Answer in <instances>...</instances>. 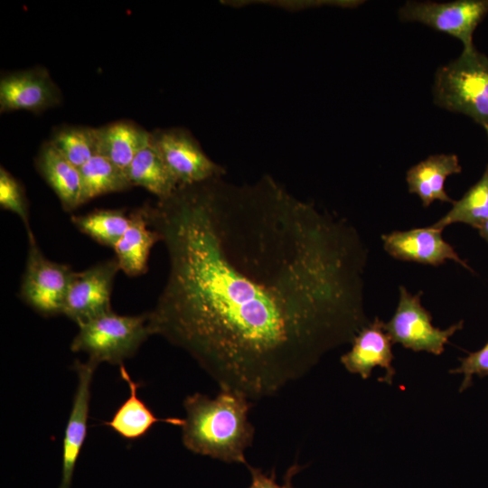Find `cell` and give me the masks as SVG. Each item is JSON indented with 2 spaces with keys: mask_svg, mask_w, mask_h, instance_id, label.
<instances>
[{
  "mask_svg": "<svg viewBox=\"0 0 488 488\" xmlns=\"http://www.w3.org/2000/svg\"><path fill=\"white\" fill-rule=\"evenodd\" d=\"M142 208L169 260L151 334L221 390L271 396L369 324L357 230L272 177L178 186Z\"/></svg>",
  "mask_w": 488,
  "mask_h": 488,
  "instance_id": "cell-1",
  "label": "cell"
},
{
  "mask_svg": "<svg viewBox=\"0 0 488 488\" xmlns=\"http://www.w3.org/2000/svg\"><path fill=\"white\" fill-rule=\"evenodd\" d=\"M251 404L230 390L221 389L214 399L202 393L187 396L181 427L183 446L195 454L248 465L245 451L254 437V427L248 419Z\"/></svg>",
  "mask_w": 488,
  "mask_h": 488,
  "instance_id": "cell-2",
  "label": "cell"
},
{
  "mask_svg": "<svg viewBox=\"0 0 488 488\" xmlns=\"http://www.w3.org/2000/svg\"><path fill=\"white\" fill-rule=\"evenodd\" d=\"M434 102L464 114L488 128V57L476 49L463 51L435 74Z\"/></svg>",
  "mask_w": 488,
  "mask_h": 488,
  "instance_id": "cell-3",
  "label": "cell"
},
{
  "mask_svg": "<svg viewBox=\"0 0 488 488\" xmlns=\"http://www.w3.org/2000/svg\"><path fill=\"white\" fill-rule=\"evenodd\" d=\"M152 335L147 313L120 315L114 312L79 326L70 343L74 352H85L88 361L121 365Z\"/></svg>",
  "mask_w": 488,
  "mask_h": 488,
  "instance_id": "cell-4",
  "label": "cell"
},
{
  "mask_svg": "<svg viewBox=\"0 0 488 488\" xmlns=\"http://www.w3.org/2000/svg\"><path fill=\"white\" fill-rule=\"evenodd\" d=\"M28 241L29 249L19 296L42 316L62 314L74 271L66 264L48 259L39 248L35 237L28 239Z\"/></svg>",
  "mask_w": 488,
  "mask_h": 488,
  "instance_id": "cell-5",
  "label": "cell"
},
{
  "mask_svg": "<svg viewBox=\"0 0 488 488\" xmlns=\"http://www.w3.org/2000/svg\"><path fill=\"white\" fill-rule=\"evenodd\" d=\"M421 292L412 295L403 286H399V300L391 319L384 327L393 343H400L414 352H427L440 355L449 338L461 330L460 321L442 330L432 324L430 313L423 307Z\"/></svg>",
  "mask_w": 488,
  "mask_h": 488,
  "instance_id": "cell-6",
  "label": "cell"
},
{
  "mask_svg": "<svg viewBox=\"0 0 488 488\" xmlns=\"http://www.w3.org/2000/svg\"><path fill=\"white\" fill-rule=\"evenodd\" d=\"M488 14V0L408 1L399 10L404 22H417L458 39L463 51L475 49L474 30Z\"/></svg>",
  "mask_w": 488,
  "mask_h": 488,
  "instance_id": "cell-7",
  "label": "cell"
},
{
  "mask_svg": "<svg viewBox=\"0 0 488 488\" xmlns=\"http://www.w3.org/2000/svg\"><path fill=\"white\" fill-rule=\"evenodd\" d=\"M151 140L178 186L222 177L225 169L212 161L193 135L183 127L158 128Z\"/></svg>",
  "mask_w": 488,
  "mask_h": 488,
  "instance_id": "cell-8",
  "label": "cell"
},
{
  "mask_svg": "<svg viewBox=\"0 0 488 488\" xmlns=\"http://www.w3.org/2000/svg\"><path fill=\"white\" fill-rule=\"evenodd\" d=\"M118 270L114 258L85 270L73 272L62 314L80 326L113 312L111 294Z\"/></svg>",
  "mask_w": 488,
  "mask_h": 488,
  "instance_id": "cell-9",
  "label": "cell"
},
{
  "mask_svg": "<svg viewBox=\"0 0 488 488\" xmlns=\"http://www.w3.org/2000/svg\"><path fill=\"white\" fill-rule=\"evenodd\" d=\"M62 94L48 70L37 66L2 74L0 112L27 110L40 113L58 106Z\"/></svg>",
  "mask_w": 488,
  "mask_h": 488,
  "instance_id": "cell-10",
  "label": "cell"
},
{
  "mask_svg": "<svg viewBox=\"0 0 488 488\" xmlns=\"http://www.w3.org/2000/svg\"><path fill=\"white\" fill-rule=\"evenodd\" d=\"M98 365L76 361L77 386L62 441V464L59 488H70L75 465L84 444L89 418L91 382Z\"/></svg>",
  "mask_w": 488,
  "mask_h": 488,
  "instance_id": "cell-11",
  "label": "cell"
},
{
  "mask_svg": "<svg viewBox=\"0 0 488 488\" xmlns=\"http://www.w3.org/2000/svg\"><path fill=\"white\" fill-rule=\"evenodd\" d=\"M443 230L434 225L408 230H395L381 236L383 248L397 259L438 266L450 259L466 269L470 267L442 237Z\"/></svg>",
  "mask_w": 488,
  "mask_h": 488,
  "instance_id": "cell-12",
  "label": "cell"
},
{
  "mask_svg": "<svg viewBox=\"0 0 488 488\" xmlns=\"http://www.w3.org/2000/svg\"><path fill=\"white\" fill-rule=\"evenodd\" d=\"M384 324L376 317L363 326L353 338L352 349L341 356V362L349 372L359 374L363 380L371 377L373 368H383L385 376L379 380L391 384L395 375L393 343Z\"/></svg>",
  "mask_w": 488,
  "mask_h": 488,
  "instance_id": "cell-13",
  "label": "cell"
},
{
  "mask_svg": "<svg viewBox=\"0 0 488 488\" xmlns=\"http://www.w3.org/2000/svg\"><path fill=\"white\" fill-rule=\"evenodd\" d=\"M461 171L455 155H430L408 170L406 181L408 191L420 198L424 207H428L435 201L453 203L445 190V183L448 176Z\"/></svg>",
  "mask_w": 488,
  "mask_h": 488,
  "instance_id": "cell-14",
  "label": "cell"
},
{
  "mask_svg": "<svg viewBox=\"0 0 488 488\" xmlns=\"http://www.w3.org/2000/svg\"><path fill=\"white\" fill-rule=\"evenodd\" d=\"M39 174L52 189L66 211L80 206V169L65 158L51 143H44L35 158Z\"/></svg>",
  "mask_w": 488,
  "mask_h": 488,
  "instance_id": "cell-15",
  "label": "cell"
},
{
  "mask_svg": "<svg viewBox=\"0 0 488 488\" xmlns=\"http://www.w3.org/2000/svg\"><path fill=\"white\" fill-rule=\"evenodd\" d=\"M129 215V226L113 249L119 270L129 277H136L147 271L150 250L160 238L149 225L142 207Z\"/></svg>",
  "mask_w": 488,
  "mask_h": 488,
  "instance_id": "cell-16",
  "label": "cell"
},
{
  "mask_svg": "<svg viewBox=\"0 0 488 488\" xmlns=\"http://www.w3.org/2000/svg\"><path fill=\"white\" fill-rule=\"evenodd\" d=\"M121 378L127 383L128 398L116 410L110 420L104 424L126 439L134 440L145 436L156 422H166L182 427L183 419L157 418L146 404L137 397L139 383L134 381L123 364L119 368Z\"/></svg>",
  "mask_w": 488,
  "mask_h": 488,
  "instance_id": "cell-17",
  "label": "cell"
},
{
  "mask_svg": "<svg viewBox=\"0 0 488 488\" xmlns=\"http://www.w3.org/2000/svg\"><path fill=\"white\" fill-rule=\"evenodd\" d=\"M98 154L127 172L136 153L150 139V132L130 120L96 127Z\"/></svg>",
  "mask_w": 488,
  "mask_h": 488,
  "instance_id": "cell-18",
  "label": "cell"
},
{
  "mask_svg": "<svg viewBox=\"0 0 488 488\" xmlns=\"http://www.w3.org/2000/svg\"><path fill=\"white\" fill-rule=\"evenodd\" d=\"M127 174L133 186L145 188L157 200L169 197L178 188L175 179L153 145L151 136L134 156Z\"/></svg>",
  "mask_w": 488,
  "mask_h": 488,
  "instance_id": "cell-19",
  "label": "cell"
},
{
  "mask_svg": "<svg viewBox=\"0 0 488 488\" xmlns=\"http://www.w3.org/2000/svg\"><path fill=\"white\" fill-rule=\"evenodd\" d=\"M79 169L80 205L98 196L123 192L133 186L126 171L100 155H95Z\"/></svg>",
  "mask_w": 488,
  "mask_h": 488,
  "instance_id": "cell-20",
  "label": "cell"
},
{
  "mask_svg": "<svg viewBox=\"0 0 488 488\" xmlns=\"http://www.w3.org/2000/svg\"><path fill=\"white\" fill-rule=\"evenodd\" d=\"M488 220V164L480 180L458 201L450 211L433 225L444 230L453 223H465L474 229Z\"/></svg>",
  "mask_w": 488,
  "mask_h": 488,
  "instance_id": "cell-21",
  "label": "cell"
},
{
  "mask_svg": "<svg viewBox=\"0 0 488 488\" xmlns=\"http://www.w3.org/2000/svg\"><path fill=\"white\" fill-rule=\"evenodd\" d=\"M71 222L96 242L114 248L127 230L130 215L124 210H95L85 215L72 216Z\"/></svg>",
  "mask_w": 488,
  "mask_h": 488,
  "instance_id": "cell-22",
  "label": "cell"
},
{
  "mask_svg": "<svg viewBox=\"0 0 488 488\" xmlns=\"http://www.w3.org/2000/svg\"><path fill=\"white\" fill-rule=\"evenodd\" d=\"M50 143L79 168L98 154L96 127H61L53 132Z\"/></svg>",
  "mask_w": 488,
  "mask_h": 488,
  "instance_id": "cell-23",
  "label": "cell"
},
{
  "mask_svg": "<svg viewBox=\"0 0 488 488\" xmlns=\"http://www.w3.org/2000/svg\"><path fill=\"white\" fill-rule=\"evenodd\" d=\"M0 205L16 214L23 221L27 238L34 237L29 224V205L22 183L5 168H0Z\"/></svg>",
  "mask_w": 488,
  "mask_h": 488,
  "instance_id": "cell-24",
  "label": "cell"
},
{
  "mask_svg": "<svg viewBox=\"0 0 488 488\" xmlns=\"http://www.w3.org/2000/svg\"><path fill=\"white\" fill-rule=\"evenodd\" d=\"M450 373L463 374L460 391L466 389L473 381V377L488 376V341L478 351L470 352L466 357L460 359V365L449 371Z\"/></svg>",
  "mask_w": 488,
  "mask_h": 488,
  "instance_id": "cell-25",
  "label": "cell"
},
{
  "mask_svg": "<svg viewBox=\"0 0 488 488\" xmlns=\"http://www.w3.org/2000/svg\"><path fill=\"white\" fill-rule=\"evenodd\" d=\"M247 467L251 474V483L249 488H296L292 483V479L303 468L296 463L293 464L284 476L283 484H278L276 482L275 470H272L271 474L267 475L263 474L259 468L249 465Z\"/></svg>",
  "mask_w": 488,
  "mask_h": 488,
  "instance_id": "cell-26",
  "label": "cell"
},
{
  "mask_svg": "<svg viewBox=\"0 0 488 488\" xmlns=\"http://www.w3.org/2000/svg\"><path fill=\"white\" fill-rule=\"evenodd\" d=\"M480 235L488 242V220H486L478 229Z\"/></svg>",
  "mask_w": 488,
  "mask_h": 488,
  "instance_id": "cell-27",
  "label": "cell"
},
{
  "mask_svg": "<svg viewBox=\"0 0 488 488\" xmlns=\"http://www.w3.org/2000/svg\"><path fill=\"white\" fill-rule=\"evenodd\" d=\"M485 131H486V133H487V136H488V128H485Z\"/></svg>",
  "mask_w": 488,
  "mask_h": 488,
  "instance_id": "cell-28",
  "label": "cell"
}]
</instances>
